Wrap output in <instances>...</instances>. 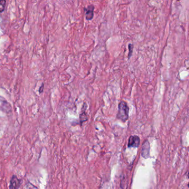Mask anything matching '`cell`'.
I'll return each mask as SVG.
<instances>
[{"label":"cell","instance_id":"obj_1","mask_svg":"<svg viewBox=\"0 0 189 189\" xmlns=\"http://www.w3.org/2000/svg\"><path fill=\"white\" fill-rule=\"evenodd\" d=\"M129 108L128 104L125 101H121L118 104V112L117 114V118L118 119L125 122L129 118Z\"/></svg>","mask_w":189,"mask_h":189},{"label":"cell","instance_id":"obj_2","mask_svg":"<svg viewBox=\"0 0 189 189\" xmlns=\"http://www.w3.org/2000/svg\"><path fill=\"white\" fill-rule=\"evenodd\" d=\"M22 179H18L16 175H13L10 180L9 189H19L22 184Z\"/></svg>","mask_w":189,"mask_h":189},{"label":"cell","instance_id":"obj_3","mask_svg":"<svg viewBox=\"0 0 189 189\" xmlns=\"http://www.w3.org/2000/svg\"><path fill=\"white\" fill-rule=\"evenodd\" d=\"M141 155L145 159H147L150 156V144L147 140H145L142 144Z\"/></svg>","mask_w":189,"mask_h":189},{"label":"cell","instance_id":"obj_4","mask_svg":"<svg viewBox=\"0 0 189 189\" xmlns=\"http://www.w3.org/2000/svg\"><path fill=\"white\" fill-rule=\"evenodd\" d=\"M140 137L137 135L131 136L128 140V147H137L140 145Z\"/></svg>","mask_w":189,"mask_h":189},{"label":"cell","instance_id":"obj_5","mask_svg":"<svg viewBox=\"0 0 189 189\" xmlns=\"http://www.w3.org/2000/svg\"><path fill=\"white\" fill-rule=\"evenodd\" d=\"M0 110L6 112L11 111V107L10 103L2 97H0Z\"/></svg>","mask_w":189,"mask_h":189},{"label":"cell","instance_id":"obj_6","mask_svg":"<svg viewBox=\"0 0 189 189\" xmlns=\"http://www.w3.org/2000/svg\"><path fill=\"white\" fill-rule=\"evenodd\" d=\"M94 7L93 5H89L87 7L84 8V11L86 12V20L90 21L93 19L94 17Z\"/></svg>","mask_w":189,"mask_h":189},{"label":"cell","instance_id":"obj_7","mask_svg":"<svg viewBox=\"0 0 189 189\" xmlns=\"http://www.w3.org/2000/svg\"><path fill=\"white\" fill-rule=\"evenodd\" d=\"M6 3V0H0V13L3 12L5 11Z\"/></svg>","mask_w":189,"mask_h":189},{"label":"cell","instance_id":"obj_8","mask_svg":"<svg viewBox=\"0 0 189 189\" xmlns=\"http://www.w3.org/2000/svg\"><path fill=\"white\" fill-rule=\"evenodd\" d=\"M87 119H88L87 116V114H86L85 111H84L83 112H82V113L80 114V121H81V123H82L84 122L87 121Z\"/></svg>","mask_w":189,"mask_h":189},{"label":"cell","instance_id":"obj_9","mask_svg":"<svg viewBox=\"0 0 189 189\" xmlns=\"http://www.w3.org/2000/svg\"><path fill=\"white\" fill-rule=\"evenodd\" d=\"M128 48H129V53L128 54V59H129L130 58V57L132 55L133 53V48H134V46L133 44H129L128 45Z\"/></svg>","mask_w":189,"mask_h":189},{"label":"cell","instance_id":"obj_10","mask_svg":"<svg viewBox=\"0 0 189 189\" xmlns=\"http://www.w3.org/2000/svg\"><path fill=\"white\" fill-rule=\"evenodd\" d=\"M43 88H44V84H43V83H42V86L39 88V93H42V92H43Z\"/></svg>","mask_w":189,"mask_h":189}]
</instances>
